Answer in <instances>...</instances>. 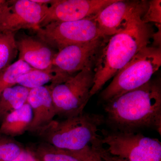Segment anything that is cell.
Returning a JSON list of instances; mask_svg holds the SVG:
<instances>
[{
    "instance_id": "7a4b0ae2",
    "label": "cell",
    "mask_w": 161,
    "mask_h": 161,
    "mask_svg": "<svg viewBox=\"0 0 161 161\" xmlns=\"http://www.w3.org/2000/svg\"><path fill=\"white\" fill-rule=\"evenodd\" d=\"M148 7L146 1L134 12L123 31L110 37L93 69L91 97L98 93L141 49L150 44L153 28L142 20Z\"/></svg>"
},
{
    "instance_id": "cb8c5ba5",
    "label": "cell",
    "mask_w": 161,
    "mask_h": 161,
    "mask_svg": "<svg viewBox=\"0 0 161 161\" xmlns=\"http://www.w3.org/2000/svg\"><path fill=\"white\" fill-rule=\"evenodd\" d=\"M156 26L158 28V31L156 32H153L152 39L153 40V47H161V24L155 23Z\"/></svg>"
},
{
    "instance_id": "44dd1931",
    "label": "cell",
    "mask_w": 161,
    "mask_h": 161,
    "mask_svg": "<svg viewBox=\"0 0 161 161\" xmlns=\"http://www.w3.org/2000/svg\"><path fill=\"white\" fill-rule=\"evenodd\" d=\"M145 23H161V1L152 0L148 2V7L147 11L142 18Z\"/></svg>"
},
{
    "instance_id": "e0dca14e",
    "label": "cell",
    "mask_w": 161,
    "mask_h": 161,
    "mask_svg": "<svg viewBox=\"0 0 161 161\" xmlns=\"http://www.w3.org/2000/svg\"><path fill=\"white\" fill-rule=\"evenodd\" d=\"M62 82V78L52 68L51 69L31 70L18 78L17 84L32 89L45 86L49 82H51V84H56Z\"/></svg>"
},
{
    "instance_id": "30bf717a",
    "label": "cell",
    "mask_w": 161,
    "mask_h": 161,
    "mask_svg": "<svg viewBox=\"0 0 161 161\" xmlns=\"http://www.w3.org/2000/svg\"><path fill=\"white\" fill-rule=\"evenodd\" d=\"M9 3L8 9L0 24V31L36 30L49 7L34 0L9 1Z\"/></svg>"
},
{
    "instance_id": "3957f363",
    "label": "cell",
    "mask_w": 161,
    "mask_h": 161,
    "mask_svg": "<svg viewBox=\"0 0 161 161\" xmlns=\"http://www.w3.org/2000/svg\"><path fill=\"white\" fill-rule=\"evenodd\" d=\"M104 124L103 115L83 112L63 120H53L37 134L45 142L58 148L81 150L99 138V128Z\"/></svg>"
},
{
    "instance_id": "9a60e30c",
    "label": "cell",
    "mask_w": 161,
    "mask_h": 161,
    "mask_svg": "<svg viewBox=\"0 0 161 161\" xmlns=\"http://www.w3.org/2000/svg\"><path fill=\"white\" fill-rule=\"evenodd\" d=\"M32 116L31 108L26 103L3 119L0 126V134L11 137L23 135L28 130Z\"/></svg>"
},
{
    "instance_id": "7402d4cb",
    "label": "cell",
    "mask_w": 161,
    "mask_h": 161,
    "mask_svg": "<svg viewBox=\"0 0 161 161\" xmlns=\"http://www.w3.org/2000/svg\"><path fill=\"white\" fill-rule=\"evenodd\" d=\"M91 147L97 153L99 157L103 161H127L125 159L119 157L112 155L104 148L101 142L100 138L94 142Z\"/></svg>"
},
{
    "instance_id": "277c9868",
    "label": "cell",
    "mask_w": 161,
    "mask_h": 161,
    "mask_svg": "<svg viewBox=\"0 0 161 161\" xmlns=\"http://www.w3.org/2000/svg\"><path fill=\"white\" fill-rule=\"evenodd\" d=\"M161 65V47H145L114 76L101 93V99L105 103L144 85L151 80Z\"/></svg>"
},
{
    "instance_id": "8992f818",
    "label": "cell",
    "mask_w": 161,
    "mask_h": 161,
    "mask_svg": "<svg viewBox=\"0 0 161 161\" xmlns=\"http://www.w3.org/2000/svg\"><path fill=\"white\" fill-rule=\"evenodd\" d=\"M94 72L85 69L61 83L49 86L56 114L64 118L81 114L91 98Z\"/></svg>"
},
{
    "instance_id": "7c38bea8",
    "label": "cell",
    "mask_w": 161,
    "mask_h": 161,
    "mask_svg": "<svg viewBox=\"0 0 161 161\" xmlns=\"http://www.w3.org/2000/svg\"><path fill=\"white\" fill-rule=\"evenodd\" d=\"M19 60L36 69H51L55 53L53 48L37 36L22 33L16 38Z\"/></svg>"
},
{
    "instance_id": "484cf974",
    "label": "cell",
    "mask_w": 161,
    "mask_h": 161,
    "mask_svg": "<svg viewBox=\"0 0 161 161\" xmlns=\"http://www.w3.org/2000/svg\"><path fill=\"white\" fill-rule=\"evenodd\" d=\"M100 161H103L101 159V160Z\"/></svg>"
},
{
    "instance_id": "2e32d148",
    "label": "cell",
    "mask_w": 161,
    "mask_h": 161,
    "mask_svg": "<svg viewBox=\"0 0 161 161\" xmlns=\"http://www.w3.org/2000/svg\"><path fill=\"white\" fill-rule=\"evenodd\" d=\"M30 91L20 85L4 90L0 95V119L26 103Z\"/></svg>"
},
{
    "instance_id": "5b68a950",
    "label": "cell",
    "mask_w": 161,
    "mask_h": 161,
    "mask_svg": "<svg viewBox=\"0 0 161 161\" xmlns=\"http://www.w3.org/2000/svg\"><path fill=\"white\" fill-rule=\"evenodd\" d=\"M100 141L112 155L127 161H161V143L157 139L141 133L125 132L103 129Z\"/></svg>"
},
{
    "instance_id": "d6986e66",
    "label": "cell",
    "mask_w": 161,
    "mask_h": 161,
    "mask_svg": "<svg viewBox=\"0 0 161 161\" xmlns=\"http://www.w3.org/2000/svg\"><path fill=\"white\" fill-rule=\"evenodd\" d=\"M33 69L26 62L18 60L0 72V95L4 90L17 84L21 75Z\"/></svg>"
},
{
    "instance_id": "ba28073f",
    "label": "cell",
    "mask_w": 161,
    "mask_h": 161,
    "mask_svg": "<svg viewBox=\"0 0 161 161\" xmlns=\"http://www.w3.org/2000/svg\"><path fill=\"white\" fill-rule=\"evenodd\" d=\"M109 38L100 37L64 47L55 54L52 67L57 73L69 77L83 70H93Z\"/></svg>"
},
{
    "instance_id": "5bb4252c",
    "label": "cell",
    "mask_w": 161,
    "mask_h": 161,
    "mask_svg": "<svg viewBox=\"0 0 161 161\" xmlns=\"http://www.w3.org/2000/svg\"><path fill=\"white\" fill-rule=\"evenodd\" d=\"M40 161H100L101 159L91 146L83 150H71L58 148L42 142L32 151Z\"/></svg>"
},
{
    "instance_id": "9c48e42d",
    "label": "cell",
    "mask_w": 161,
    "mask_h": 161,
    "mask_svg": "<svg viewBox=\"0 0 161 161\" xmlns=\"http://www.w3.org/2000/svg\"><path fill=\"white\" fill-rule=\"evenodd\" d=\"M116 0H57L48 7L40 27L55 22H72L96 17ZM39 27V28H40Z\"/></svg>"
},
{
    "instance_id": "ac0fdd59",
    "label": "cell",
    "mask_w": 161,
    "mask_h": 161,
    "mask_svg": "<svg viewBox=\"0 0 161 161\" xmlns=\"http://www.w3.org/2000/svg\"><path fill=\"white\" fill-rule=\"evenodd\" d=\"M16 32L0 31V72L11 64L17 55Z\"/></svg>"
},
{
    "instance_id": "4fadbf2b",
    "label": "cell",
    "mask_w": 161,
    "mask_h": 161,
    "mask_svg": "<svg viewBox=\"0 0 161 161\" xmlns=\"http://www.w3.org/2000/svg\"><path fill=\"white\" fill-rule=\"evenodd\" d=\"M26 103L30 106L33 115L27 131L38 133L57 115L49 86L30 89Z\"/></svg>"
},
{
    "instance_id": "52a82bcc",
    "label": "cell",
    "mask_w": 161,
    "mask_h": 161,
    "mask_svg": "<svg viewBox=\"0 0 161 161\" xmlns=\"http://www.w3.org/2000/svg\"><path fill=\"white\" fill-rule=\"evenodd\" d=\"M95 18L50 23L36 30L37 36L58 51L69 45L105 36L98 29Z\"/></svg>"
},
{
    "instance_id": "d4e9b609",
    "label": "cell",
    "mask_w": 161,
    "mask_h": 161,
    "mask_svg": "<svg viewBox=\"0 0 161 161\" xmlns=\"http://www.w3.org/2000/svg\"><path fill=\"white\" fill-rule=\"evenodd\" d=\"M9 6V1L0 0V24L6 14Z\"/></svg>"
},
{
    "instance_id": "6da1fadb",
    "label": "cell",
    "mask_w": 161,
    "mask_h": 161,
    "mask_svg": "<svg viewBox=\"0 0 161 161\" xmlns=\"http://www.w3.org/2000/svg\"><path fill=\"white\" fill-rule=\"evenodd\" d=\"M105 124L110 130L136 132L151 129L161 133V84L151 79L104 104Z\"/></svg>"
},
{
    "instance_id": "603a6c76",
    "label": "cell",
    "mask_w": 161,
    "mask_h": 161,
    "mask_svg": "<svg viewBox=\"0 0 161 161\" xmlns=\"http://www.w3.org/2000/svg\"><path fill=\"white\" fill-rule=\"evenodd\" d=\"M12 161H40L34 155L32 152L30 150L24 149L19 155Z\"/></svg>"
},
{
    "instance_id": "ffe728a7",
    "label": "cell",
    "mask_w": 161,
    "mask_h": 161,
    "mask_svg": "<svg viewBox=\"0 0 161 161\" xmlns=\"http://www.w3.org/2000/svg\"><path fill=\"white\" fill-rule=\"evenodd\" d=\"M24 149L12 137L0 134V161H12Z\"/></svg>"
},
{
    "instance_id": "8fae6325",
    "label": "cell",
    "mask_w": 161,
    "mask_h": 161,
    "mask_svg": "<svg viewBox=\"0 0 161 161\" xmlns=\"http://www.w3.org/2000/svg\"><path fill=\"white\" fill-rule=\"evenodd\" d=\"M145 1L116 0L97 14L95 20L104 36L111 37L123 31L134 12Z\"/></svg>"
}]
</instances>
